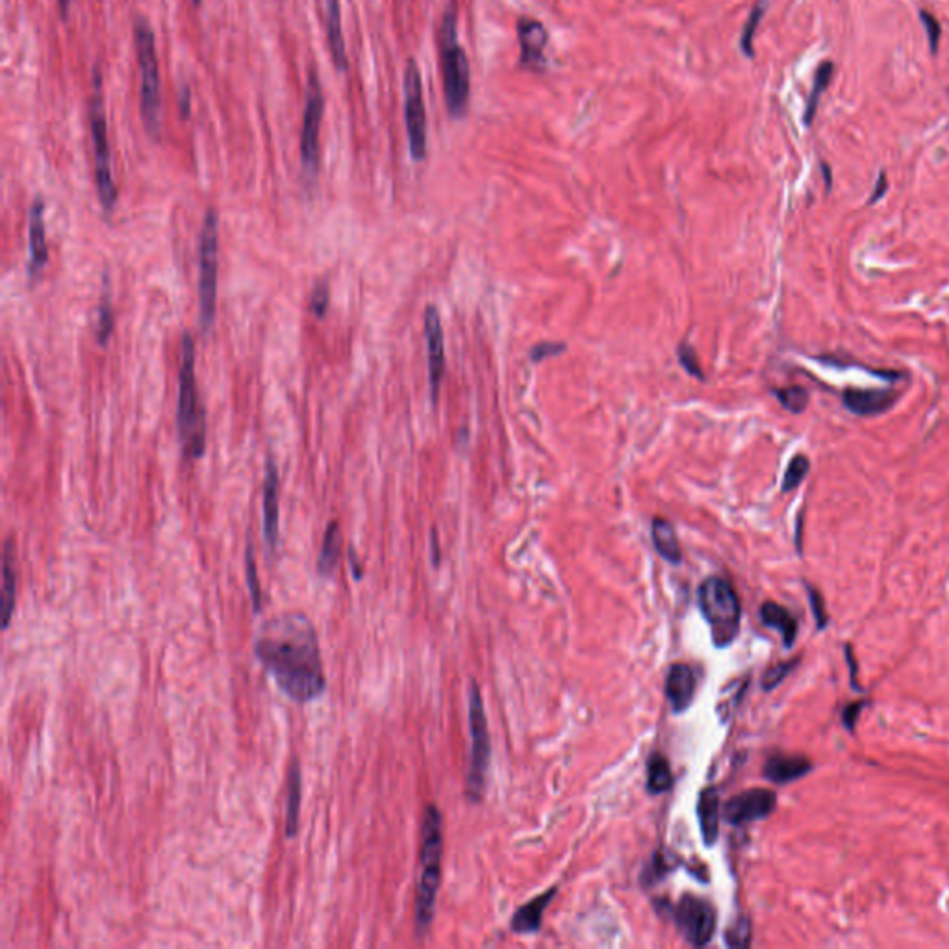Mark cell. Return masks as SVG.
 Returning <instances> with one entry per match:
<instances>
[{"label": "cell", "instance_id": "obj_36", "mask_svg": "<svg viewBox=\"0 0 949 949\" xmlns=\"http://www.w3.org/2000/svg\"><path fill=\"white\" fill-rule=\"evenodd\" d=\"M246 575H247V587L251 592V601L254 606V612L262 611V590L258 580V570H256V558H254V547L253 544L247 545L246 551Z\"/></svg>", "mask_w": 949, "mask_h": 949}, {"label": "cell", "instance_id": "obj_8", "mask_svg": "<svg viewBox=\"0 0 949 949\" xmlns=\"http://www.w3.org/2000/svg\"><path fill=\"white\" fill-rule=\"evenodd\" d=\"M470 737H471V755L468 768V795L473 801H479L484 795L486 777H488L490 761H492V740L488 731V720H486L484 703L480 690L475 683L470 687Z\"/></svg>", "mask_w": 949, "mask_h": 949}, {"label": "cell", "instance_id": "obj_48", "mask_svg": "<svg viewBox=\"0 0 949 949\" xmlns=\"http://www.w3.org/2000/svg\"><path fill=\"white\" fill-rule=\"evenodd\" d=\"M820 167H821V171H823V179H825V187H827V191H829V189H831V186H833V173H831V169H829V165H827L825 162H821V165H820Z\"/></svg>", "mask_w": 949, "mask_h": 949}, {"label": "cell", "instance_id": "obj_27", "mask_svg": "<svg viewBox=\"0 0 949 949\" xmlns=\"http://www.w3.org/2000/svg\"><path fill=\"white\" fill-rule=\"evenodd\" d=\"M342 545H344L342 529H339L337 521H330L323 534V544H321V551L318 558V573L321 577H330L334 570L337 568L339 556H342Z\"/></svg>", "mask_w": 949, "mask_h": 949}, {"label": "cell", "instance_id": "obj_29", "mask_svg": "<svg viewBox=\"0 0 949 949\" xmlns=\"http://www.w3.org/2000/svg\"><path fill=\"white\" fill-rule=\"evenodd\" d=\"M833 77H835V63L831 60L821 62L818 65V69H816L812 89H811V95H809L807 104H805V112H803V123H805L807 127H811L814 123L816 113H818V106H820V101H821V95L825 93V89L829 87V84L833 82Z\"/></svg>", "mask_w": 949, "mask_h": 949}, {"label": "cell", "instance_id": "obj_20", "mask_svg": "<svg viewBox=\"0 0 949 949\" xmlns=\"http://www.w3.org/2000/svg\"><path fill=\"white\" fill-rule=\"evenodd\" d=\"M29 241L30 262L29 275L36 277L48 262V246L45 236V203L37 197L29 210Z\"/></svg>", "mask_w": 949, "mask_h": 949}, {"label": "cell", "instance_id": "obj_44", "mask_svg": "<svg viewBox=\"0 0 949 949\" xmlns=\"http://www.w3.org/2000/svg\"><path fill=\"white\" fill-rule=\"evenodd\" d=\"M809 597H811V604H812L816 623H818L820 629H823L827 625V614L823 611V599H821L820 592L814 590V588H809Z\"/></svg>", "mask_w": 949, "mask_h": 949}, {"label": "cell", "instance_id": "obj_16", "mask_svg": "<svg viewBox=\"0 0 949 949\" xmlns=\"http://www.w3.org/2000/svg\"><path fill=\"white\" fill-rule=\"evenodd\" d=\"M899 401V392L892 387H847L842 394V403L847 412L861 418H873L894 408Z\"/></svg>", "mask_w": 949, "mask_h": 949}, {"label": "cell", "instance_id": "obj_2", "mask_svg": "<svg viewBox=\"0 0 949 949\" xmlns=\"http://www.w3.org/2000/svg\"><path fill=\"white\" fill-rule=\"evenodd\" d=\"M195 339L189 332L182 336L180 371H179V403L177 432L186 460H197L206 449V412L199 399L197 375H195Z\"/></svg>", "mask_w": 949, "mask_h": 949}, {"label": "cell", "instance_id": "obj_17", "mask_svg": "<svg viewBox=\"0 0 949 949\" xmlns=\"http://www.w3.org/2000/svg\"><path fill=\"white\" fill-rule=\"evenodd\" d=\"M323 19H325V34L327 45L332 56V63L339 72L349 69L347 43L344 36V21H342V0H323Z\"/></svg>", "mask_w": 949, "mask_h": 949}, {"label": "cell", "instance_id": "obj_1", "mask_svg": "<svg viewBox=\"0 0 949 949\" xmlns=\"http://www.w3.org/2000/svg\"><path fill=\"white\" fill-rule=\"evenodd\" d=\"M253 651L289 701L306 704L325 694L318 632L306 614L291 611L267 620L256 632Z\"/></svg>", "mask_w": 949, "mask_h": 949}, {"label": "cell", "instance_id": "obj_45", "mask_svg": "<svg viewBox=\"0 0 949 949\" xmlns=\"http://www.w3.org/2000/svg\"><path fill=\"white\" fill-rule=\"evenodd\" d=\"M864 707H866V703L857 701V703L847 704V707L844 709V716H842V720H844L845 728H849V731H853V727H855V723H857V718H859V714H861V711H862Z\"/></svg>", "mask_w": 949, "mask_h": 949}, {"label": "cell", "instance_id": "obj_15", "mask_svg": "<svg viewBox=\"0 0 949 949\" xmlns=\"http://www.w3.org/2000/svg\"><path fill=\"white\" fill-rule=\"evenodd\" d=\"M425 339H427V356H429V384L432 403L437 401L442 387V379L445 371V344H444V329L440 312L436 306H427L425 310Z\"/></svg>", "mask_w": 949, "mask_h": 949}, {"label": "cell", "instance_id": "obj_28", "mask_svg": "<svg viewBox=\"0 0 949 949\" xmlns=\"http://www.w3.org/2000/svg\"><path fill=\"white\" fill-rule=\"evenodd\" d=\"M761 620L766 627L777 629L781 632L787 647H792L797 637V620L787 611L785 606L768 601L761 606Z\"/></svg>", "mask_w": 949, "mask_h": 949}, {"label": "cell", "instance_id": "obj_6", "mask_svg": "<svg viewBox=\"0 0 949 949\" xmlns=\"http://www.w3.org/2000/svg\"><path fill=\"white\" fill-rule=\"evenodd\" d=\"M89 130H91V147L95 160V184L99 191V201L104 212H112L117 204V186L112 175V151L108 137V119L106 106L103 96V72L99 67H93V95L89 99Z\"/></svg>", "mask_w": 949, "mask_h": 949}, {"label": "cell", "instance_id": "obj_42", "mask_svg": "<svg viewBox=\"0 0 949 949\" xmlns=\"http://www.w3.org/2000/svg\"><path fill=\"white\" fill-rule=\"evenodd\" d=\"M564 349H566V347H564L562 344H542V345H537V347L532 349L530 358H532L534 362H542V360H545L547 356H556V354L564 353Z\"/></svg>", "mask_w": 949, "mask_h": 949}, {"label": "cell", "instance_id": "obj_43", "mask_svg": "<svg viewBox=\"0 0 949 949\" xmlns=\"http://www.w3.org/2000/svg\"><path fill=\"white\" fill-rule=\"evenodd\" d=\"M177 104H179V112L184 119H187L191 115V110H193V95H191V89L187 84H182L179 93H177Z\"/></svg>", "mask_w": 949, "mask_h": 949}, {"label": "cell", "instance_id": "obj_46", "mask_svg": "<svg viewBox=\"0 0 949 949\" xmlns=\"http://www.w3.org/2000/svg\"><path fill=\"white\" fill-rule=\"evenodd\" d=\"M887 189H888V180H887V175L881 171V173H879V179H878V184H875V187H873V191H871V195H870L868 204H873V203L881 201V199H883V195L887 193Z\"/></svg>", "mask_w": 949, "mask_h": 949}, {"label": "cell", "instance_id": "obj_35", "mask_svg": "<svg viewBox=\"0 0 949 949\" xmlns=\"http://www.w3.org/2000/svg\"><path fill=\"white\" fill-rule=\"evenodd\" d=\"M113 310H112V301H110V294L106 291V294L103 296V301H101V306H99V318H96V342H99V345H106L110 342L112 337V332H113Z\"/></svg>", "mask_w": 949, "mask_h": 949}, {"label": "cell", "instance_id": "obj_39", "mask_svg": "<svg viewBox=\"0 0 949 949\" xmlns=\"http://www.w3.org/2000/svg\"><path fill=\"white\" fill-rule=\"evenodd\" d=\"M329 304H330V287L327 282H320L313 287L312 296H310V312L318 320H323L329 312Z\"/></svg>", "mask_w": 949, "mask_h": 949}, {"label": "cell", "instance_id": "obj_18", "mask_svg": "<svg viewBox=\"0 0 949 949\" xmlns=\"http://www.w3.org/2000/svg\"><path fill=\"white\" fill-rule=\"evenodd\" d=\"M518 37L521 45V63L540 71L545 65V48L549 43V34L544 24L537 19H520Z\"/></svg>", "mask_w": 949, "mask_h": 949}, {"label": "cell", "instance_id": "obj_34", "mask_svg": "<svg viewBox=\"0 0 949 949\" xmlns=\"http://www.w3.org/2000/svg\"><path fill=\"white\" fill-rule=\"evenodd\" d=\"M671 868L673 866L670 864L666 855L661 853V851H656V853L653 855V859L647 862V866L642 871V878H640L642 887L651 888L656 883H661L666 878V875L671 871Z\"/></svg>", "mask_w": 949, "mask_h": 949}, {"label": "cell", "instance_id": "obj_11", "mask_svg": "<svg viewBox=\"0 0 949 949\" xmlns=\"http://www.w3.org/2000/svg\"><path fill=\"white\" fill-rule=\"evenodd\" d=\"M403 103L410 156L416 162H421L427 156V110L423 99L421 71L413 58L408 60L404 69Z\"/></svg>", "mask_w": 949, "mask_h": 949}, {"label": "cell", "instance_id": "obj_50", "mask_svg": "<svg viewBox=\"0 0 949 949\" xmlns=\"http://www.w3.org/2000/svg\"><path fill=\"white\" fill-rule=\"evenodd\" d=\"M201 3H203V0H191L193 6H201Z\"/></svg>", "mask_w": 949, "mask_h": 949}, {"label": "cell", "instance_id": "obj_32", "mask_svg": "<svg viewBox=\"0 0 949 949\" xmlns=\"http://www.w3.org/2000/svg\"><path fill=\"white\" fill-rule=\"evenodd\" d=\"M775 397H777L778 403H781V406L785 410H788L792 413L805 412V408L809 406V401H811L809 392L803 386L778 387V389H775Z\"/></svg>", "mask_w": 949, "mask_h": 949}, {"label": "cell", "instance_id": "obj_21", "mask_svg": "<svg viewBox=\"0 0 949 949\" xmlns=\"http://www.w3.org/2000/svg\"><path fill=\"white\" fill-rule=\"evenodd\" d=\"M812 770V762L801 755H775L764 766V777L773 785H788L805 777Z\"/></svg>", "mask_w": 949, "mask_h": 949}, {"label": "cell", "instance_id": "obj_23", "mask_svg": "<svg viewBox=\"0 0 949 949\" xmlns=\"http://www.w3.org/2000/svg\"><path fill=\"white\" fill-rule=\"evenodd\" d=\"M3 579V599H0V604H3V627L8 629L12 623L17 597V549L13 538H8L4 542Z\"/></svg>", "mask_w": 949, "mask_h": 949}, {"label": "cell", "instance_id": "obj_13", "mask_svg": "<svg viewBox=\"0 0 949 949\" xmlns=\"http://www.w3.org/2000/svg\"><path fill=\"white\" fill-rule=\"evenodd\" d=\"M777 807V795L768 788H751L728 799L723 807V816L731 825H745L768 818Z\"/></svg>", "mask_w": 949, "mask_h": 949}, {"label": "cell", "instance_id": "obj_5", "mask_svg": "<svg viewBox=\"0 0 949 949\" xmlns=\"http://www.w3.org/2000/svg\"><path fill=\"white\" fill-rule=\"evenodd\" d=\"M458 15L456 6H451L442 19L440 30H437V48H440V65L444 79L445 103L451 117H462L468 110L470 93H471V77H470V62L458 41Z\"/></svg>", "mask_w": 949, "mask_h": 949}, {"label": "cell", "instance_id": "obj_19", "mask_svg": "<svg viewBox=\"0 0 949 949\" xmlns=\"http://www.w3.org/2000/svg\"><path fill=\"white\" fill-rule=\"evenodd\" d=\"M697 690V677L688 664L671 666L666 678V697L675 714H683L694 703Z\"/></svg>", "mask_w": 949, "mask_h": 949}, {"label": "cell", "instance_id": "obj_14", "mask_svg": "<svg viewBox=\"0 0 949 949\" xmlns=\"http://www.w3.org/2000/svg\"><path fill=\"white\" fill-rule=\"evenodd\" d=\"M280 473L273 456L265 460V475H263V501H262V530L265 545L271 551L279 545V527H280Z\"/></svg>", "mask_w": 949, "mask_h": 949}, {"label": "cell", "instance_id": "obj_24", "mask_svg": "<svg viewBox=\"0 0 949 949\" xmlns=\"http://www.w3.org/2000/svg\"><path fill=\"white\" fill-rule=\"evenodd\" d=\"M697 820L704 845L712 847L720 835V795L716 788L709 787L699 794Z\"/></svg>", "mask_w": 949, "mask_h": 949}, {"label": "cell", "instance_id": "obj_12", "mask_svg": "<svg viewBox=\"0 0 949 949\" xmlns=\"http://www.w3.org/2000/svg\"><path fill=\"white\" fill-rule=\"evenodd\" d=\"M675 926L694 947L707 945L716 931V911L704 899L687 894L675 907Z\"/></svg>", "mask_w": 949, "mask_h": 949}, {"label": "cell", "instance_id": "obj_25", "mask_svg": "<svg viewBox=\"0 0 949 949\" xmlns=\"http://www.w3.org/2000/svg\"><path fill=\"white\" fill-rule=\"evenodd\" d=\"M301 795H303V773H301V762L296 759L291 762L289 775H287V792H286V837L294 838L299 829V816H301Z\"/></svg>", "mask_w": 949, "mask_h": 949}, {"label": "cell", "instance_id": "obj_38", "mask_svg": "<svg viewBox=\"0 0 949 949\" xmlns=\"http://www.w3.org/2000/svg\"><path fill=\"white\" fill-rule=\"evenodd\" d=\"M918 15H920V21H921V27L926 29V36H928V41H929L931 54L937 56L938 46H940V37H942L940 21L937 19V15H933L928 10H920Z\"/></svg>", "mask_w": 949, "mask_h": 949}, {"label": "cell", "instance_id": "obj_9", "mask_svg": "<svg viewBox=\"0 0 949 949\" xmlns=\"http://www.w3.org/2000/svg\"><path fill=\"white\" fill-rule=\"evenodd\" d=\"M219 217L215 210L208 208L203 232H201V249H199V312H201V329L204 334L213 325L215 318V301H217V246H219Z\"/></svg>", "mask_w": 949, "mask_h": 949}, {"label": "cell", "instance_id": "obj_10", "mask_svg": "<svg viewBox=\"0 0 949 949\" xmlns=\"http://www.w3.org/2000/svg\"><path fill=\"white\" fill-rule=\"evenodd\" d=\"M323 115H325L323 86L318 75L312 71L308 75L303 125H301V136H299V156H301L303 171L308 177V180H313L315 177H318L320 154H321L320 132H321Z\"/></svg>", "mask_w": 949, "mask_h": 949}, {"label": "cell", "instance_id": "obj_4", "mask_svg": "<svg viewBox=\"0 0 949 949\" xmlns=\"http://www.w3.org/2000/svg\"><path fill=\"white\" fill-rule=\"evenodd\" d=\"M134 51L139 67V112L143 127L149 136L160 137L163 125V99L156 36L151 22L137 15L132 21Z\"/></svg>", "mask_w": 949, "mask_h": 949}, {"label": "cell", "instance_id": "obj_22", "mask_svg": "<svg viewBox=\"0 0 949 949\" xmlns=\"http://www.w3.org/2000/svg\"><path fill=\"white\" fill-rule=\"evenodd\" d=\"M554 895H556V887L549 888L545 894L537 895L534 899H530V902H527L523 907H520L514 912L512 921H510V928H512V931L518 935L538 933L542 928L544 912Z\"/></svg>", "mask_w": 949, "mask_h": 949}, {"label": "cell", "instance_id": "obj_40", "mask_svg": "<svg viewBox=\"0 0 949 949\" xmlns=\"http://www.w3.org/2000/svg\"><path fill=\"white\" fill-rule=\"evenodd\" d=\"M795 666H797V659L795 661H788V662H781V664L770 668L764 673V677H762V688L764 690H773L775 687L781 685Z\"/></svg>", "mask_w": 949, "mask_h": 949}, {"label": "cell", "instance_id": "obj_47", "mask_svg": "<svg viewBox=\"0 0 949 949\" xmlns=\"http://www.w3.org/2000/svg\"><path fill=\"white\" fill-rule=\"evenodd\" d=\"M349 562H351V570H353V575H354V579H356V580H360V579H362V575H363V568H362V564H360V558H358V554L354 553V549H353V547H349Z\"/></svg>", "mask_w": 949, "mask_h": 949}, {"label": "cell", "instance_id": "obj_30", "mask_svg": "<svg viewBox=\"0 0 949 949\" xmlns=\"http://www.w3.org/2000/svg\"><path fill=\"white\" fill-rule=\"evenodd\" d=\"M673 787V773L666 757L654 753L647 761V792L659 795Z\"/></svg>", "mask_w": 949, "mask_h": 949}, {"label": "cell", "instance_id": "obj_7", "mask_svg": "<svg viewBox=\"0 0 949 949\" xmlns=\"http://www.w3.org/2000/svg\"><path fill=\"white\" fill-rule=\"evenodd\" d=\"M697 603L704 621L709 623L716 647L731 645L740 630L742 606L733 584L721 577H709L701 582Z\"/></svg>", "mask_w": 949, "mask_h": 949}, {"label": "cell", "instance_id": "obj_33", "mask_svg": "<svg viewBox=\"0 0 949 949\" xmlns=\"http://www.w3.org/2000/svg\"><path fill=\"white\" fill-rule=\"evenodd\" d=\"M811 471V460L805 456V454H795L790 462H788V468L785 471V477H783V486L781 490L785 494L795 490L797 486L805 480V477L809 475Z\"/></svg>", "mask_w": 949, "mask_h": 949}, {"label": "cell", "instance_id": "obj_3", "mask_svg": "<svg viewBox=\"0 0 949 949\" xmlns=\"http://www.w3.org/2000/svg\"><path fill=\"white\" fill-rule=\"evenodd\" d=\"M442 857H444V833L442 814L434 805L425 807L421 825V849H420V879L416 888V935L421 938L427 935L436 911V895L442 879Z\"/></svg>", "mask_w": 949, "mask_h": 949}, {"label": "cell", "instance_id": "obj_37", "mask_svg": "<svg viewBox=\"0 0 949 949\" xmlns=\"http://www.w3.org/2000/svg\"><path fill=\"white\" fill-rule=\"evenodd\" d=\"M725 944L728 947H749L751 945V921L749 918H738L731 928L725 931Z\"/></svg>", "mask_w": 949, "mask_h": 949}, {"label": "cell", "instance_id": "obj_26", "mask_svg": "<svg viewBox=\"0 0 949 949\" xmlns=\"http://www.w3.org/2000/svg\"><path fill=\"white\" fill-rule=\"evenodd\" d=\"M651 537H653V544H654L656 553H659L666 562H670L673 566L680 564V561H683V551H680L675 529H673V525L668 520L656 518L653 521Z\"/></svg>", "mask_w": 949, "mask_h": 949}, {"label": "cell", "instance_id": "obj_31", "mask_svg": "<svg viewBox=\"0 0 949 949\" xmlns=\"http://www.w3.org/2000/svg\"><path fill=\"white\" fill-rule=\"evenodd\" d=\"M768 10V0H757L755 4H753L751 12H749V17L744 24L742 29V36H740V48L742 53L747 56V58H753L755 56V46H753V41H755V34H757V29L759 24L764 17Z\"/></svg>", "mask_w": 949, "mask_h": 949}, {"label": "cell", "instance_id": "obj_41", "mask_svg": "<svg viewBox=\"0 0 949 949\" xmlns=\"http://www.w3.org/2000/svg\"><path fill=\"white\" fill-rule=\"evenodd\" d=\"M677 353H678V362L683 363V368H685L690 375H694V377H697V379H703V373H701V370H699V366H697V356H695V351L692 349V345H688V344H680Z\"/></svg>", "mask_w": 949, "mask_h": 949}, {"label": "cell", "instance_id": "obj_49", "mask_svg": "<svg viewBox=\"0 0 949 949\" xmlns=\"http://www.w3.org/2000/svg\"><path fill=\"white\" fill-rule=\"evenodd\" d=\"M71 6H72V0H58V12L63 19H67L69 12H71Z\"/></svg>", "mask_w": 949, "mask_h": 949}]
</instances>
